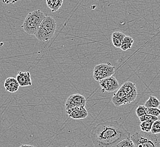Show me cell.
<instances>
[{
  "label": "cell",
  "mask_w": 160,
  "mask_h": 147,
  "mask_svg": "<svg viewBox=\"0 0 160 147\" xmlns=\"http://www.w3.org/2000/svg\"><path fill=\"white\" fill-rule=\"evenodd\" d=\"M115 73V67L110 63L101 64L94 67L93 70V78L96 81L99 82L108 77L112 76Z\"/></svg>",
  "instance_id": "cell-5"
},
{
  "label": "cell",
  "mask_w": 160,
  "mask_h": 147,
  "mask_svg": "<svg viewBox=\"0 0 160 147\" xmlns=\"http://www.w3.org/2000/svg\"><path fill=\"white\" fill-rule=\"evenodd\" d=\"M95 147H117L119 142L131 137L130 132L117 121L99 123L91 131Z\"/></svg>",
  "instance_id": "cell-1"
},
{
  "label": "cell",
  "mask_w": 160,
  "mask_h": 147,
  "mask_svg": "<svg viewBox=\"0 0 160 147\" xmlns=\"http://www.w3.org/2000/svg\"><path fill=\"white\" fill-rule=\"evenodd\" d=\"M3 86L6 91L10 93L17 92L19 88V85L17 80L13 77L8 78L4 82Z\"/></svg>",
  "instance_id": "cell-12"
},
{
  "label": "cell",
  "mask_w": 160,
  "mask_h": 147,
  "mask_svg": "<svg viewBox=\"0 0 160 147\" xmlns=\"http://www.w3.org/2000/svg\"><path fill=\"white\" fill-rule=\"evenodd\" d=\"M117 147H135L131 138L124 139L119 142L117 145Z\"/></svg>",
  "instance_id": "cell-18"
},
{
  "label": "cell",
  "mask_w": 160,
  "mask_h": 147,
  "mask_svg": "<svg viewBox=\"0 0 160 147\" xmlns=\"http://www.w3.org/2000/svg\"><path fill=\"white\" fill-rule=\"evenodd\" d=\"M133 44V39L131 37L126 36L124 37L123 41L121 44L120 49L123 51H126L132 48Z\"/></svg>",
  "instance_id": "cell-15"
},
{
  "label": "cell",
  "mask_w": 160,
  "mask_h": 147,
  "mask_svg": "<svg viewBox=\"0 0 160 147\" xmlns=\"http://www.w3.org/2000/svg\"><path fill=\"white\" fill-rule=\"evenodd\" d=\"M160 102L159 100L155 96H151L148 100L145 102L144 106L147 108H158L160 107Z\"/></svg>",
  "instance_id": "cell-16"
},
{
  "label": "cell",
  "mask_w": 160,
  "mask_h": 147,
  "mask_svg": "<svg viewBox=\"0 0 160 147\" xmlns=\"http://www.w3.org/2000/svg\"><path fill=\"white\" fill-rule=\"evenodd\" d=\"M86 100L83 95L76 93L69 96L65 104V110L74 107H85Z\"/></svg>",
  "instance_id": "cell-6"
},
{
  "label": "cell",
  "mask_w": 160,
  "mask_h": 147,
  "mask_svg": "<svg viewBox=\"0 0 160 147\" xmlns=\"http://www.w3.org/2000/svg\"><path fill=\"white\" fill-rule=\"evenodd\" d=\"M153 122H142L140 123V129L142 132H151V128Z\"/></svg>",
  "instance_id": "cell-17"
},
{
  "label": "cell",
  "mask_w": 160,
  "mask_h": 147,
  "mask_svg": "<svg viewBox=\"0 0 160 147\" xmlns=\"http://www.w3.org/2000/svg\"><path fill=\"white\" fill-rule=\"evenodd\" d=\"M19 147H35L32 145H28V144H23L21 145Z\"/></svg>",
  "instance_id": "cell-23"
},
{
  "label": "cell",
  "mask_w": 160,
  "mask_h": 147,
  "mask_svg": "<svg viewBox=\"0 0 160 147\" xmlns=\"http://www.w3.org/2000/svg\"><path fill=\"white\" fill-rule=\"evenodd\" d=\"M136 116L139 118L147 114V107L144 105H140L136 109Z\"/></svg>",
  "instance_id": "cell-22"
},
{
  "label": "cell",
  "mask_w": 160,
  "mask_h": 147,
  "mask_svg": "<svg viewBox=\"0 0 160 147\" xmlns=\"http://www.w3.org/2000/svg\"><path fill=\"white\" fill-rule=\"evenodd\" d=\"M16 80L21 87H28L31 86L32 80H31V75L30 73L28 71L22 72L19 71L17 75Z\"/></svg>",
  "instance_id": "cell-10"
},
{
  "label": "cell",
  "mask_w": 160,
  "mask_h": 147,
  "mask_svg": "<svg viewBox=\"0 0 160 147\" xmlns=\"http://www.w3.org/2000/svg\"><path fill=\"white\" fill-rule=\"evenodd\" d=\"M102 92H113L119 88V83L117 79L111 76L99 82Z\"/></svg>",
  "instance_id": "cell-7"
},
{
  "label": "cell",
  "mask_w": 160,
  "mask_h": 147,
  "mask_svg": "<svg viewBox=\"0 0 160 147\" xmlns=\"http://www.w3.org/2000/svg\"><path fill=\"white\" fill-rule=\"evenodd\" d=\"M160 110L158 108H153V107H147V114L152 116L158 117L160 116Z\"/></svg>",
  "instance_id": "cell-21"
},
{
  "label": "cell",
  "mask_w": 160,
  "mask_h": 147,
  "mask_svg": "<svg viewBox=\"0 0 160 147\" xmlns=\"http://www.w3.org/2000/svg\"><path fill=\"white\" fill-rule=\"evenodd\" d=\"M56 23L55 19L50 16H46L35 36L38 40L47 42L52 38L55 32Z\"/></svg>",
  "instance_id": "cell-3"
},
{
  "label": "cell",
  "mask_w": 160,
  "mask_h": 147,
  "mask_svg": "<svg viewBox=\"0 0 160 147\" xmlns=\"http://www.w3.org/2000/svg\"><path fill=\"white\" fill-rule=\"evenodd\" d=\"M160 132V121L157 120L153 122L152 128H151V133L152 134H159Z\"/></svg>",
  "instance_id": "cell-20"
},
{
  "label": "cell",
  "mask_w": 160,
  "mask_h": 147,
  "mask_svg": "<svg viewBox=\"0 0 160 147\" xmlns=\"http://www.w3.org/2000/svg\"><path fill=\"white\" fill-rule=\"evenodd\" d=\"M111 100L114 105L117 107H120L123 105L128 104L126 96L123 91L120 88H119L115 94H114Z\"/></svg>",
  "instance_id": "cell-11"
},
{
  "label": "cell",
  "mask_w": 160,
  "mask_h": 147,
  "mask_svg": "<svg viewBox=\"0 0 160 147\" xmlns=\"http://www.w3.org/2000/svg\"><path fill=\"white\" fill-rule=\"evenodd\" d=\"M139 120L141 122H154L157 120H158V118L156 116H152L148 114H145L143 116H141L139 118Z\"/></svg>",
  "instance_id": "cell-19"
},
{
  "label": "cell",
  "mask_w": 160,
  "mask_h": 147,
  "mask_svg": "<svg viewBox=\"0 0 160 147\" xmlns=\"http://www.w3.org/2000/svg\"><path fill=\"white\" fill-rule=\"evenodd\" d=\"M126 35L125 34L121 32H114L113 34H112L111 36V40L112 43L113 44L115 48H120L122 43L123 41L124 37Z\"/></svg>",
  "instance_id": "cell-13"
},
{
  "label": "cell",
  "mask_w": 160,
  "mask_h": 147,
  "mask_svg": "<svg viewBox=\"0 0 160 147\" xmlns=\"http://www.w3.org/2000/svg\"><path fill=\"white\" fill-rule=\"evenodd\" d=\"M120 88L126 95L128 104H130L135 100L138 96V91L135 83L131 82H126L121 86Z\"/></svg>",
  "instance_id": "cell-8"
},
{
  "label": "cell",
  "mask_w": 160,
  "mask_h": 147,
  "mask_svg": "<svg viewBox=\"0 0 160 147\" xmlns=\"http://www.w3.org/2000/svg\"><path fill=\"white\" fill-rule=\"evenodd\" d=\"M46 16L40 10H35L29 12L22 25V28L26 33L35 35Z\"/></svg>",
  "instance_id": "cell-4"
},
{
  "label": "cell",
  "mask_w": 160,
  "mask_h": 147,
  "mask_svg": "<svg viewBox=\"0 0 160 147\" xmlns=\"http://www.w3.org/2000/svg\"><path fill=\"white\" fill-rule=\"evenodd\" d=\"M69 116L74 120H82L88 116V112L85 107H74L65 110Z\"/></svg>",
  "instance_id": "cell-9"
},
{
  "label": "cell",
  "mask_w": 160,
  "mask_h": 147,
  "mask_svg": "<svg viewBox=\"0 0 160 147\" xmlns=\"http://www.w3.org/2000/svg\"><path fill=\"white\" fill-rule=\"evenodd\" d=\"M63 3L62 0H47V6L49 7L52 12L58 11L61 7Z\"/></svg>",
  "instance_id": "cell-14"
},
{
  "label": "cell",
  "mask_w": 160,
  "mask_h": 147,
  "mask_svg": "<svg viewBox=\"0 0 160 147\" xmlns=\"http://www.w3.org/2000/svg\"><path fill=\"white\" fill-rule=\"evenodd\" d=\"M135 147H160L159 134H152L151 132H135L131 136Z\"/></svg>",
  "instance_id": "cell-2"
}]
</instances>
